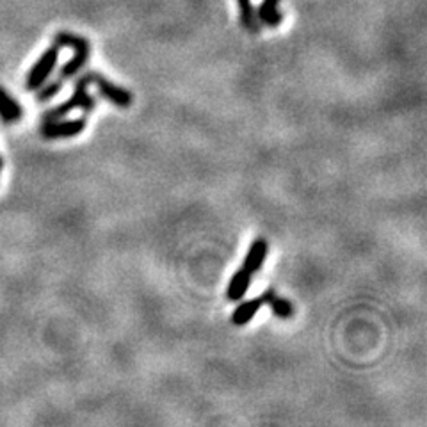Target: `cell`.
I'll return each mask as SVG.
<instances>
[{
	"instance_id": "cell-9",
	"label": "cell",
	"mask_w": 427,
	"mask_h": 427,
	"mask_svg": "<svg viewBox=\"0 0 427 427\" xmlns=\"http://www.w3.org/2000/svg\"><path fill=\"white\" fill-rule=\"evenodd\" d=\"M21 116H24L21 105L0 86V118L6 123H15V121H20Z\"/></svg>"
},
{
	"instance_id": "cell-3",
	"label": "cell",
	"mask_w": 427,
	"mask_h": 427,
	"mask_svg": "<svg viewBox=\"0 0 427 427\" xmlns=\"http://www.w3.org/2000/svg\"><path fill=\"white\" fill-rule=\"evenodd\" d=\"M59 52H61V46L52 45L39 55V59L34 62V66L30 68L27 77H25V89L27 91H37L50 79L54 68L57 66Z\"/></svg>"
},
{
	"instance_id": "cell-7",
	"label": "cell",
	"mask_w": 427,
	"mask_h": 427,
	"mask_svg": "<svg viewBox=\"0 0 427 427\" xmlns=\"http://www.w3.org/2000/svg\"><path fill=\"white\" fill-rule=\"evenodd\" d=\"M267 251H269V244H267L266 239H262V237L255 239V241L251 242V246H249V251L248 255H246L244 264H242L241 267L251 274L258 273V271L262 269V266H264V262H266Z\"/></svg>"
},
{
	"instance_id": "cell-8",
	"label": "cell",
	"mask_w": 427,
	"mask_h": 427,
	"mask_svg": "<svg viewBox=\"0 0 427 427\" xmlns=\"http://www.w3.org/2000/svg\"><path fill=\"white\" fill-rule=\"evenodd\" d=\"M251 278H253V274L248 273V271L242 269V267L237 271L232 276V280H230L228 289H226V298H228V301H241L246 296V292L249 291Z\"/></svg>"
},
{
	"instance_id": "cell-4",
	"label": "cell",
	"mask_w": 427,
	"mask_h": 427,
	"mask_svg": "<svg viewBox=\"0 0 427 427\" xmlns=\"http://www.w3.org/2000/svg\"><path fill=\"white\" fill-rule=\"evenodd\" d=\"M87 77H89V84L96 86L100 95L104 96V100H107L109 104L116 105V107L120 109H127L132 105V93L123 89V87L118 86V84L111 82V80H109L107 77H104L100 71H87Z\"/></svg>"
},
{
	"instance_id": "cell-6",
	"label": "cell",
	"mask_w": 427,
	"mask_h": 427,
	"mask_svg": "<svg viewBox=\"0 0 427 427\" xmlns=\"http://www.w3.org/2000/svg\"><path fill=\"white\" fill-rule=\"evenodd\" d=\"M274 296H276V292H274L273 289H269V291H266L262 296H258V298L249 299V301H244V303H241L239 307L235 308V310H233L232 322L235 324V326H246L249 320L257 316V311L260 310L264 305L271 303V299H273Z\"/></svg>"
},
{
	"instance_id": "cell-13",
	"label": "cell",
	"mask_w": 427,
	"mask_h": 427,
	"mask_svg": "<svg viewBox=\"0 0 427 427\" xmlns=\"http://www.w3.org/2000/svg\"><path fill=\"white\" fill-rule=\"evenodd\" d=\"M2 167H4V162H2V157H0V171H2Z\"/></svg>"
},
{
	"instance_id": "cell-5",
	"label": "cell",
	"mask_w": 427,
	"mask_h": 427,
	"mask_svg": "<svg viewBox=\"0 0 427 427\" xmlns=\"http://www.w3.org/2000/svg\"><path fill=\"white\" fill-rule=\"evenodd\" d=\"M86 120L84 118H75V120H54L45 121L42 127V136L48 141L54 139H68V137L80 136L86 130Z\"/></svg>"
},
{
	"instance_id": "cell-1",
	"label": "cell",
	"mask_w": 427,
	"mask_h": 427,
	"mask_svg": "<svg viewBox=\"0 0 427 427\" xmlns=\"http://www.w3.org/2000/svg\"><path fill=\"white\" fill-rule=\"evenodd\" d=\"M55 45L61 46V48H71L75 52L73 57L64 64V66L59 70L57 77L54 80H46L39 89H37V102H48L54 96H57V93L62 89V84L66 82L68 79L75 77V75L82 71V68H86L87 61H89V54H91V45L87 42L86 37L79 36L75 33H68V30H61V33L55 34Z\"/></svg>"
},
{
	"instance_id": "cell-10",
	"label": "cell",
	"mask_w": 427,
	"mask_h": 427,
	"mask_svg": "<svg viewBox=\"0 0 427 427\" xmlns=\"http://www.w3.org/2000/svg\"><path fill=\"white\" fill-rule=\"evenodd\" d=\"M237 8H239V21L248 30L249 34L260 33V21L257 18V9H255L251 0H237Z\"/></svg>"
},
{
	"instance_id": "cell-2",
	"label": "cell",
	"mask_w": 427,
	"mask_h": 427,
	"mask_svg": "<svg viewBox=\"0 0 427 427\" xmlns=\"http://www.w3.org/2000/svg\"><path fill=\"white\" fill-rule=\"evenodd\" d=\"M89 86H91V84H89V77H87V73H84L82 77H79L77 82H75L73 95L68 100H64L62 104H59L57 107L46 111L45 114H43V121L61 120V118L71 114V111H75V109H80V111L86 112V114L95 111L96 100L95 96L89 95V91H87Z\"/></svg>"
},
{
	"instance_id": "cell-12",
	"label": "cell",
	"mask_w": 427,
	"mask_h": 427,
	"mask_svg": "<svg viewBox=\"0 0 427 427\" xmlns=\"http://www.w3.org/2000/svg\"><path fill=\"white\" fill-rule=\"evenodd\" d=\"M269 307L273 308L274 316L280 317V319H291V317L294 316V307H292L291 301L285 298H278V296H274V298L271 299Z\"/></svg>"
},
{
	"instance_id": "cell-11",
	"label": "cell",
	"mask_w": 427,
	"mask_h": 427,
	"mask_svg": "<svg viewBox=\"0 0 427 427\" xmlns=\"http://www.w3.org/2000/svg\"><path fill=\"white\" fill-rule=\"evenodd\" d=\"M280 0H262V4L258 6L257 18L260 24H264L266 27H278L282 24L283 17L278 9Z\"/></svg>"
}]
</instances>
